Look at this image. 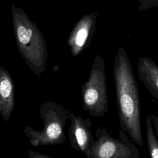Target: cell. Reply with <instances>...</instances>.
I'll return each mask as SVG.
<instances>
[{
	"label": "cell",
	"instance_id": "ba28073f",
	"mask_svg": "<svg viewBox=\"0 0 158 158\" xmlns=\"http://www.w3.org/2000/svg\"><path fill=\"white\" fill-rule=\"evenodd\" d=\"M137 71L146 88L158 101V65L151 58L140 57L138 61Z\"/></svg>",
	"mask_w": 158,
	"mask_h": 158
},
{
	"label": "cell",
	"instance_id": "6da1fadb",
	"mask_svg": "<svg viewBox=\"0 0 158 158\" xmlns=\"http://www.w3.org/2000/svg\"><path fill=\"white\" fill-rule=\"evenodd\" d=\"M113 76L116 91V105L120 128L131 141L143 147L141 104L139 90L131 62L123 48L120 47L114 58Z\"/></svg>",
	"mask_w": 158,
	"mask_h": 158
},
{
	"label": "cell",
	"instance_id": "7a4b0ae2",
	"mask_svg": "<svg viewBox=\"0 0 158 158\" xmlns=\"http://www.w3.org/2000/svg\"><path fill=\"white\" fill-rule=\"evenodd\" d=\"M12 14L18 49L32 71L39 75L45 70L48 56L44 36L20 7L12 4Z\"/></svg>",
	"mask_w": 158,
	"mask_h": 158
},
{
	"label": "cell",
	"instance_id": "8fae6325",
	"mask_svg": "<svg viewBox=\"0 0 158 158\" xmlns=\"http://www.w3.org/2000/svg\"><path fill=\"white\" fill-rule=\"evenodd\" d=\"M139 11H144L158 7V0H136Z\"/></svg>",
	"mask_w": 158,
	"mask_h": 158
},
{
	"label": "cell",
	"instance_id": "9c48e42d",
	"mask_svg": "<svg viewBox=\"0 0 158 158\" xmlns=\"http://www.w3.org/2000/svg\"><path fill=\"white\" fill-rule=\"evenodd\" d=\"M14 106V86L7 71L0 68V113L5 120L10 115Z\"/></svg>",
	"mask_w": 158,
	"mask_h": 158
},
{
	"label": "cell",
	"instance_id": "5b68a950",
	"mask_svg": "<svg viewBox=\"0 0 158 158\" xmlns=\"http://www.w3.org/2000/svg\"><path fill=\"white\" fill-rule=\"evenodd\" d=\"M118 135L119 138H115L107 128L98 127L90 158H139L138 148L128 139L126 133L120 129Z\"/></svg>",
	"mask_w": 158,
	"mask_h": 158
},
{
	"label": "cell",
	"instance_id": "8992f818",
	"mask_svg": "<svg viewBox=\"0 0 158 158\" xmlns=\"http://www.w3.org/2000/svg\"><path fill=\"white\" fill-rule=\"evenodd\" d=\"M98 12L88 13L75 24L67 39L72 55L77 57L90 45L96 29Z\"/></svg>",
	"mask_w": 158,
	"mask_h": 158
},
{
	"label": "cell",
	"instance_id": "52a82bcc",
	"mask_svg": "<svg viewBox=\"0 0 158 158\" xmlns=\"http://www.w3.org/2000/svg\"><path fill=\"white\" fill-rule=\"evenodd\" d=\"M69 118L71 121L68 130L71 147L75 151L83 153L87 158H90L95 141L92 133L91 120L75 115L73 112L69 114Z\"/></svg>",
	"mask_w": 158,
	"mask_h": 158
},
{
	"label": "cell",
	"instance_id": "4fadbf2b",
	"mask_svg": "<svg viewBox=\"0 0 158 158\" xmlns=\"http://www.w3.org/2000/svg\"><path fill=\"white\" fill-rule=\"evenodd\" d=\"M29 156H30V158H53L44 154H39V153L33 152L32 151H29Z\"/></svg>",
	"mask_w": 158,
	"mask_h": 158
},
{
	"label": "cell",
	"instance_id": "7c38bea8",
	"mask_svg": "<svg viewBox=\"0 0 158 158\" xmlns=\"http://www.w3.org/2000/svg\"><path fill=\"white\" fill-rule=\"evenodd\" d=\"M149 116L152 120L155 135L158 139V114H157V115L151 114V115H149Z\"/></svg>",
	"mask_w": 158,
	"mask_h": 158
},
{
	"label": "cell",
	"instance_id": "30bf717a",
	"mask_svg": "<svg viewBox=\"0 0 158 158\" xmlns=\"http://www.w3.org/2000/svg\"><path fill=\"white\" fill-rule=\"evenodd\" d=\"M146 136L149 157L158 158V139L155 135L149 115H147L146 118Z\"/></svg>",
	"mask_w": 158,
	"mask_h": 158
},
{
	"label": "cell",
	"instance_id": "277c9868",
	"mask_svg": "<svg viewBox=\"0 0 158 158\" xmlns=\"http://www.w3.org/2000/svg\"><path fill=\"white\" fill-rule=\"evenodd\" d=\"M44 120L42 131H38L26 127L24 132L33 146L62 144L65 141L64 128L69 118V112L62 106L54 102L44 104L41 109Z\"/></svg>",
	"mask_w": 158,
	"mask_h": 158
},
{
	"label": "cell",
	"instance_id": "3957f363",
	"mask_svg": "<svg viewBox=\"0 0 158 158\" xmlns=\"http://www.w3.org/2000/svg\"><path fill=\"white\" fill-rule=\"evenodd\" d=\"M83 110L94 117H103L108 111L105 60L98 54L93 62L88 80L81 87Z\"/></svg>",
	"mask_w": 158,
	"mask_h": 158
}]
</instances>
